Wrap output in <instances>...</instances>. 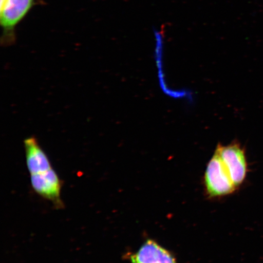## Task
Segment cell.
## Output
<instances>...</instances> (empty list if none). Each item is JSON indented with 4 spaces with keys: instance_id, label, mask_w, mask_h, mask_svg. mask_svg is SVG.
Instances as JSON below:
<instances>
[{
    "instance_id": "obj_1",
    "label": "cell",
    "mask_w": 263,
    "mask_h": 263,
    "mask_svg": "<svg viewBox=\"0 0 263 263\" xmlns=\"http://www.w3.org/2000/svg\"><path fill=\"white\" fill-rule=\"evenodd\" d=\"M36 1L37 0H6L0 8L3 45L7 47L14 44L16 26L28 14Z\"/></svg>"
},
{
    "instance_id": "obj_2",
    "label": "cell",
    "mask_w": 263,
    "mask_h": 263,
    "mask_svg": "<svg viewBox=\"0 0 263 263\" xmlns=\"http://www.w3.org/2000/svg\"><path fill=\"white\" fill-rule=\"evenodd\" d=\"M204 185L207 195L210 197L229 195L238 189L216 151L207 164Z\"/></svg>"
},
{
    "instance_id": "obj_3",
    "label": "cell",
    "mask_w": 263,
    "mask_h": 263,
    "mask_svg": "<svg viewBox=\"0 0 263 263\" xmlns=\"http://www.w3.org/2000/svg\"><path fill=\"white\" fill-rule=\"evenodd\" d=\"M215 151L221 157L233 182L238 189L245 182L248 173V163L244 148L238 143H232L228 146L219 144Z\"/></svg>"
},
{
    "instance_id": "obj_4",
    "label": "cell",
    "mask_w": 263,
    "mask_h": 263,
    "mask_svg": "<svg viewBox=\"0 0 263 263\" xmlns=\"http://www.w3.org/2000/svg\"><path fill=\"white\" fill-rule=\"evenodd\" d=\"M31 183L38 195L52 202H60L61 181L54 170L51 168L47 172L31 174Z\"/></svg>"
},
{
    "instance_id": "obj_5",
    "label": "cell",
    "mask_w": 263,
    "mask_h": 263,
    "mask_svg": "<svg viewBox=\"0 0 263 263\" xmlns=\"http://www.w3.org/2000/svg\"><path fill=\"white\" fill-rule=\"evenodd\" d=\"M129 259L131 263H177L167 250L152 239H147Z\"/></svg>"
},
{
    "instance_id": "obj_6",
    "label": "cell",
    "mask_w": 263,
    "mask_h": 263,
    "mask_svg": "<svg viewBox=\"0 0 263 263\" xmlns=\"http://www.w3.org/2000/svg\"><path fill=\"white\" fill-rule=\"evenodd\" d=\"M26 165L29 173L39 174L52 168L47 154L42 149L37 139L28 137L24 141Z\"/></svg>"
},
{
    "instance_id": "obj_7",
    "label": "cell",
    "mask_w": 263,
    "mask_h": 263,
    "mask_svg": "<svg viewBox=\"0 0 263 263\" xmlns=\"http://www.w3.org/2000/svg\"><path fill=\"white\" fill-rule=\"evenodd\" d=\"M6 1V0H1V3H0V8H1L2 6H3V5L5 4Z\"/></svg>"
}]
</instances>
